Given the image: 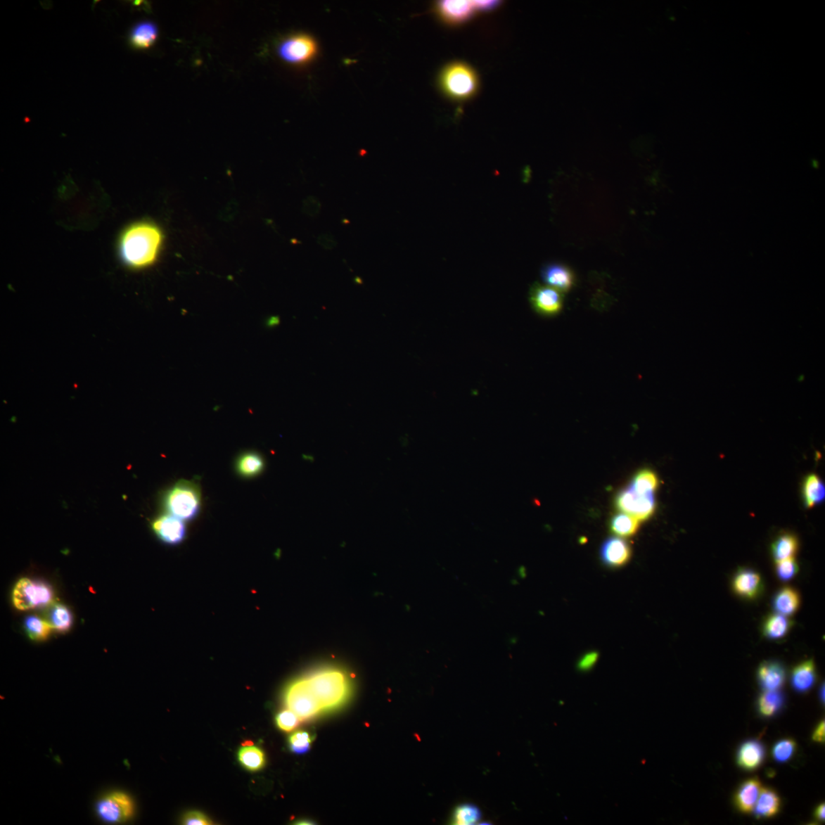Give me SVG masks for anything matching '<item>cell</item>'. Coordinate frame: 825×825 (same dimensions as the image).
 <instances>
[{
    "label": "cell",
    "mask_w": 825,
    "mask_h": 825,
    "mask_svg": "<svg viewBox=\"0 0 825 825\" xmlns=\"http://www.w3.org/2000/svg\"><path fill=\"white\" fill-rule=\"evenodd\" d=\"M162 244L163 234L157 225L147 221L138 222L122 234L120 254L129 267L144 269L156 261Z\"/></svg>",
    "instance_id": "1"
},
{
    "label": "cell",
    "mask_w": 825,
    "mask_h": 825,
    "mask_svg": "<svg viewBox=\"0 0 825 825\" xmlns=\"http://www.w3.org/2000/svg\"><path fill=\"white\" fill-rule=\"evenodd\" d=\"M307 679L322 711L341 706L348 698L350 683L347 676L341 670H319L310 674Z\"/></svg>",
    "instance_id": "2"
},
{
    "label": "cell",
    "mask_w": 825,
    "mask_h": 825,
    "mask_svg": "<svg viewBox=\"0 0 825 825\" xmlns=\"http://www.w3.org/2000/svg\"><path fill=\"white\" fill-rule=\"evenodd\" d=\"M200 492L198 486L189 481H181L167 491L164 499L166 511L182 520L196 517L200 509Z\"/></svg>",
    "instance_id": "3"
},
{
    "label": "cell",
    "mask_w": 825,
    "mask_h": 825,
    "mask_svg": "<svg viewBox=\"0 0 825 825\" xmlns=\"http://www.w3.org/2000/svg\"><path fill=\"white\" fill-rule=\"evenodd\" d=\"M440 84L442 91L451 99L464 101L476 93L478 82L471 67L458 62L442 70Z\"/></svg>",
    "instance_id": "4"
},
{
    "label": "cell",
    "mask_w": 825,
    "mask_h": 825,
    "mask_svg": "<svg viewBox=\"0 0 825 825\" xmlns=\"http://www.w3.org/2000/svg\"><path fill=\"white\" fill-rule=\"evenodd\" d=\"M12 598L17 609L27 610L52 605L54 592L46 582L23 578L16 583Z\"/></svg>",
    "instance_id": "5"
},
{
    "label": "cell",
    "mask_w": 825,
    "mask_h": 825,
    "mask_svg": "<svg viewBox=\"0 0 825 825\" xmlns=\"http://www.w3.org/2000/svg\"><path fill=\"white\" fill-rule=\"evenodd\" d=\"M286 703L300 720H310L322 712L316 698L310 689L307 677L292 682L286 693Z\"/></svg>",
    "instance_id": "6"
},
{
    "label": "cell",
    "mask_w": 825,
    "mask_h": 825,
    "mask_svg": "<svg viewBox=\"0 0 825 825\" xmlns=\"http://www.w3.org/2000/svg\"><path fill=\"white\" fill-rule=\"evenodd\" d=\"M616 503L619 510L638 520L650 518L655 509L654 493L639 492L631 485L620 492Z\"/></svg>",
    "instance_id": "7"
},
{
    "label": "cell",
    "mask_w": 825,
    "mask_h": 825,
    "mask_svg": "<svg viewBox=\"0 0 825 825\" xmlns=\"http://www.w3.org/2000/svg\"><path fill=\"white\" fill-rule=\"evenodd\" d=\"M96 810L102 821L120 823L131 819L134 813V805L128 795L116 792L103 797L97 802Z\"/></svg>",
    "instance_id": "8"
},
{
    "label": "cell",
    "mask_w": 825,
    "mask_h": 825,
    "mask_svg": "<svg viewBox=\"0 0 825 825\" xmlns=\"http://www.w3.org/2000/svg\"><path fill=\"white\" fill-rule=\"evenodd\" d=\"M531 307L537 314L552 317L561 314L563 307V294L551 287L535 283L529 290Z\"/></svg>",
    "instance_id": "9"
},
{
    "label": "cell",
    "mask_w": 825,
    "mask_h": 825,
    "mask_svg": "<svg viewBox=\"0 0 825 825\" xmlns=\"http://www.w3.org/2000/svg\"><path fill=\"white\" fill-rule=\"evenodd\" d=\"M279 52L280 57L288 63L302 65L315 56L316 44L308 35H295L281 44Z\"/></svg>",
    "instance_id": "10"
},
{
    "label": "cell",
    "mask_w": 825,
    "mask_h": 825,
    "mask_svg": "<svg viewBox=\"0 0 825 825\" xmlns=\"http://www.w3.org/2000/svg\"><path fill=\"white\" fill-rule=\"evenodd\" d=\"M152 529L157 537L168 545L181 544L187 534L183 520L170 513L155 518Z\"/></svg>",
    "instance_id": "11"
},
{
    "label": "cell",
    "mask_w": 825,
    "mask_h": 825,
    "mask_svg": "<svg viewBox=\"0 0 825 825\" xmlns=\"http://www.w3.org/2000/svg\"><path fill=\"white\" fill-rule=\"evenodd\" d=\"M731 585L737 596L747 600L757 599L764 590L761 575L750 569L738 570L734 576Z\"/></svg>",
    "instance_id": "12"
},
{
    "label": "cell",
    "mask_w": 825,
    "mask_h": 825,
    "mask_svg": "<svg viewBox=\"0 0 825 825\" xmlns=\"http://www.w3.org/2000/svg\"><path fill=\"white\" fill-rule=\"evenodd\" d=\"M541 278L546 286L561 291L563 294L569 292L575 285V275L573 271L562 264L549 263L544 265L541 270Z\"/></svg>",
    "instance_id": "13"
},
{
    "label": "cell",
    "mask_w": 825,
    "mask_h": 825,
    "mask_svg": "<svg viewBox=\"0 0 825 825\" xmlns=\"http://www.w3.org/2000/svg\"><path fill=\"white\" fill-rule=\"evenodd\" d=\"M632 550L626 541L618 537H610L601 548V558L606 565L618 568L625 565L631 558Z\"/></svg>",
    "instance_id": "14"
},
{
    "label": "cell",
    "mask_w": 825,
    "mask_h": 825,
    "mask_svg": "<svg viewBox=\"0 0 825 825\" xmlns=\"http://www.w3.org/2000/svg\"><path fill=\"white\" fill-rule=\"evenodd\" d=\"M437 11L442 19L448 23L459 24L469 20L478 11L476 1H442Z\"/></svg>",
    "instance_id": "15"
},
{
    "label": "cell",
    "mask_w": 825,
    "mask_h": 825,
    "mask_svg": "<svg viewBox=\"0 0 825 825\" xmlns=\"http://www.w3.org/2000/svg\"><path fill=\"white\" fill-rule=\"evenodd\" d=\"M757 679L765 691L779 690L786 681L785 668L779 662L766 661L758 669Z\"/></svg>",
    "instance_id": "16"
},
{
    "label": "cell",
    "mask_w": 825,
    "mask_h": 825,
    "mask_svg": "<svg viewBox=\"0 0 825 825\" xmlns=\"http://www.w3.org/2000/svg\"><path fill=\"white\" fill-rule=\"evenodd\" d=\"M765 758L764 745L755 740L743 743L738 752L737 761L740 767L753 771L758 769Z\"/></svg>",
    "instance_id": "17"
},
{
    "label": "cell",
    "mask_w": 825,
    "mask_h": 825,
    "mask_svg": "<svg viewBox=\"0 0 825 825\" xmlns=\"http://www.w3.org/2000/svg\"><path fill=\"white\" fill-rule=\"evenodd\" d=\"M761 783L757 778L745 781L738 789L734 797L736 806L744 814L753 812L761 791Z\"/></svg>",
    "instance_id": "18"
},
{
    "label": "cell",
    "mask_w": 825,
    "mask_h": 825,
    "mask_svg": "<svg viewBox=\"0 0 825 825\" xmlns=\"http://www.w3.org/2000/svg\"><path fill=\"white\" fill-rule=\"evenodd\" d=\"M817 680L815 664L812 660L798 664L792 672V686L797 693L809 691Z\"/></svg>",
    "instance_id": "19"
},
{
    "label": "cell",
    "mask_w": 825,
    "mask_h": 825,
    "mask_svg": "<svg viewBox=\"0 0 825 825\" xmlns=\"http://www.w3.org/2000/svg\"><path fill=\"white\" fill-rule=\"evenodd\" d=\"M801 605L800 593L792 587L780 589L774 598L773 606L776 613L791 617L796 613Z\"/></svg>",
    "instance_id": "20"
},
{
    "label": "cell",
    "mask_w": 825,
    "mask_h": 825,
    "mask_svg": "<svg viewBox=\"0 0 825 825\" xmlns=\"http://www.w3.org/2000/svg\"><path fill=\"white\" fill-rule=\"evenodd\" d=\"M781 800L774 789L769 788H762L755 806L754 814L757 819H770L774 817L780 810Z\"/></svg>",
    "instance_id": "21"
},
{
    "label": "cell",
    "mask_w": 825,
    "mask_h": 825,
    "mask_svg": "<svg viewBox=\"0 0 825 825\" xmlns=\"http://www.w3.org/2000/svg\"><path fill=\"white\" fill-rule=\"evenodd\" d=\"M791 619L777 613L769 615L762 624V634L769 640H779L785 637L793 627Z\"/></svg>",
    "instance_id": "22"
},
{
    "label": "cell",
    "mask_w": 825,
    "mask_h": 825,
    "mask_svg": "<svg viewBox=\"0 0 825 825\" xmlns=\"http://www.w3.org/2000/svg\"><path fill=\"white\" fill-rule=\"evenodd\" d=\"M48 608L46 620L51 628L59 632H68L73 625L72 611L61 604H52Z\"/></svg>",
    "instance_id": "23"
},
{
    "label": "cell",
    "mask_w": 825,
    "mask_h": 825,
    "mask_svg": "<svg viewBox=\"0 0 825 825\" xmlns=\"http://www.w3.org/2000/svg\"><path fill=\"white\" fill-rule=\"evenodd\" d=\"M784 703L785 696L781 691L779 690L765 691L758 699L759 712L762 717H774L782 709Z\"/></svg>",
    "instance_id": "24"
},
{
    "label": "cell",
    "mask_w": 825,
    "mask_h": 825,
    "mask_svg": "<svg viewBox=\"0 0 825 825\" xmlns=\"http://www.w3.org/2000/svg\"><path fill=\"white\" fill-rule=\"evenodd\" d=\"M798 547L797 538L791 534H784L779 536L772 545V554L776 562H779L794 557Z\"/></svg>",
    "instance_id": "25"
},
{
    "label": "cell",
    "mask_w": 825,
    "mask_h": 825,
    "mask_svg": "<svg viewBox=\"0 0 825 825\" xmlns=\"http://www.w3.org/2000/svg\"><path fill=\"white\" fill-rule=\"evenodd\" d=\"M824 485L818 475L812 474L805 478L803 495L806 507L812 508L824 499Z\"/></svg>",
    "instance_id": "26"
},
{
    "label": "cell",
    "mask_w": 825,
    "mask_h": 825,
    "mask_svg": "<svg viewBox=\"0 0 825 825\" xmlns=\"http://www.w3.org/2000/svg\"><path fill=\"white\" fill-rule=\"evenodd\" d=\"M238 759L242 766L248 771L256 772L262 769L265 765V755L259 748L243 746L238 751Z\"/></svg>",
    "instance_id": "27"
},
{
    "label": "cell",
    "mask_w": 825,
    "mask_h": 825,
    "mask_svg": "<svg viewBox=\"0 0 825 825\" xmlns=\"http://www.w3.org/2000/svg\"><path fill=\"white\" fill-rule=\"evenodd\" d=\"M157 28L152 23H141L132 32V43L138 49L149 48L157 38Z\"/></svg>",
    "instance_id": "28"
},
{
    "label": "cell",
    "mask_w": 825,
    "mask_h": 825,
    "mask_svg": "<svg viewBox=\"0 0 825 825\" xmlns=\"http://www.w3.org/2000/svg\"><path fill=\"white\" fill-rule=\"evenodd\" d=\"M264 460L255 452H247L238 458L236 463L237 471L244 477H254L262 472Z\"/></svg>",
    "instance_id": "29"
},
{
    "label": "cell",
    "mask_w": 825,
    "mask_h": 825,
    "mask_svg": "<svg viewBox=\"0 0 825 825\" xmlns=\"http://www.w3.org/2000/svg\"><path fill=\"white\" fill-rule=\"evenodd\" d=\"M24 627L26 633L34 641L46 640L52 629L46 619H42L37 615H30L26 618Z\"/></svg>",
    "instance_id": "30"
},
{
    "label": "cell",
    "mask_w": 825,
    "mask_h": 825,
    "mask_svg": "<svg viewBox=\"0 0 825 825\" xmlns=\"http://www.w3.org/2000/svg\"><path fill=\"white\" fill-rule=\"evenodd\" d=\"M638 520L629 514L620 513L612 518L610 528L618 536L631 537L636 533L638 529Z\"/></svg>",
    "instance_id": "31"
},
{
    "label": "cell",
    "mask_w": 825,
    "mask_h": 825,
    "mask_svg": "<svg viewBox=\"0 0 825 825\" xmlns=\"http://www.w3.org/2000/svg\"><path fill=\"white\" fill-rule=\"evenodd\" d=\"M481 819V812L472 804L459 805L452 815V824L459 825L474 824Z\"/></svg>",
    "instance_id": "32"
},
{
    "label": "cell",
    "mask_w": 825,
    "mask_h": 825,
    "mask_svg": "<svg viewBox=\"0 0 825 825\" xmlns=\"http://www.w3.org/2000/svg\"><path fill=\"white\" fill-rule=\"evenodd\" d=\"M629 485L639 492L654 493L658 485V479L653 472L644 470L634 478Z\"/></svg>",
    "instance_id": "33"
},
{
    "label": "cell",
    "mask_w": 825,
    "mask_h": 825,
    "mask_svg": "<svg viewBox=\"0 0 825 825\" xmlns=\"http://www.w3.org/2000/svg\"><path fill=\"white\" fill-rule=\"evenodd\" d=\"M312 743V735L304 731L295 732L289 738L290 749L296 754H305L308 752Z\"/></svg>",
    "instance_id": "34"
},
{
    "label": "cell",
    "mask_w": 825,
    "mask_h": 825,
    "mask_svg": "<svg viewBox=\"0 0 825 825\" xmlns=\"http://www.w3.org/2000/svg\"><path fill=\"white\" fill-rule=\"evenodd\" d=\"M796 749L793 740L785 739L777 742L773 748V757L778 762H786L791 760Z\"/></svg>",
    "instance_id": "35"
},
{
    "label": "cell",
    "mask_w": 825,
    "mask_h": 825,
    "mask_svg": "<svg viewBox=\"0 0 825 825\" xmlns=\"http://www.w3.org/2000/svg\"><path fill=\"white\" fill-rule=\"evenodd\" d=\"M798 565L794 557L776 562V573L777 577L783 581L788 582L794 579L798 573Z\"/></svg>",
    "instance_id": "36"
},
{
    "label": "cell",
    "mask_w": 825,
    "mask_h": 825,
    "mask_svg": "<svg viewBox=\"0 0 825 825\" xmlns=\"http://www.w3.org/2000/svg\"><path fill=\"white\" fill-rule=\"evenodd\" d=\"M275 720L279 729L283 731L295 730L300 722V718L290 709L280 712Z\"/></svg>",
    "instance_id": "37"
},
{
    "label": "cell",
    "mask_w": 825,
    "mask_h": 825,
    "mask_svg": "<svg viewBox=\"0 0 825 825\" xmlns=\"http://www.w3.org/2000/svg\"><path fill=\"white\" fill-rule=\"evenodd\" d=\"M182 824L187 825H209L212 824L207 815L200 812H189L183 816Z\"/></svg>",
    "instance_id": "38"
},
{
    "label": "cell",
    "mask_w": 825,
    "mask_h": 825,
    "mask_svg": "<svg viewBox=\"0 0 825 825\" xmlns=\"http://www.w3.org/2000/svg\"><path fill=\"white\" fill-rule=\"evenodd\" d=\"M599 659V654L596 652H590L582 656L580 660L578 667L582 671H587L591 669L594 664L596 663Z\"/></svg>",
    "instance_id": "39"
},
{
    "label": "cell",
    "mask_w": 825,
    "mask_h": 825,
    "mask_svg": "<svg viewBox=\"0 0 825 825\" xmlns=\"http://www.w3.org/2000/svg\"><path fill=\"white\" fill-rule=\"evenodd\" d=\"M824 720L821 722L812 734V740L816 743H824L825 741Z\"/></svg>",
    "instance_id": "40"
},
{
    "label": "cell",
    "mask_w": 825,
    "mask_h": 825,
    "mask_svg": "<svg viewBox=\"0 0 825 825\" xmlns=\"http://www.w3.org/2000/svg\"><path fill=\"white\" fill-rule=\"evenodd\" d=\"M318 243L326 248V250H332L336 244L333 236L326 234L321 235L318 238Z\"/></svg>",
    "instance_id": "41"
},
{
    "label": "cell",
    "mask_w": 825,
    "mask_h": 825,
    "mask_svg": "<svg viewBox=\"0 0 825 825\" xmlns=\"http://www.w3.org/2000/svg\"><path fill=\"white\" fill-rule=\"evenodd\" d=\"M824 803L820 804L815 810L814 817L816 819L824 821Z\"/></svg>",
    "instance_id": "42"
},
{
    "label": "cell",
    "mask_w": 825,
    "mask_h": 825,
    "mask_svg": "<svg viewBox=\"0 0 825 825\" xmlns=\"http://www.w3.org/2000/svg\"><path fill=\"white\" fill-rule=\"evenodd\" d=\"M820 699L821 703L824 704V685L823 684L820 689Z\"/></svg>",
    "instance_id": "43"
}]
</instances>
